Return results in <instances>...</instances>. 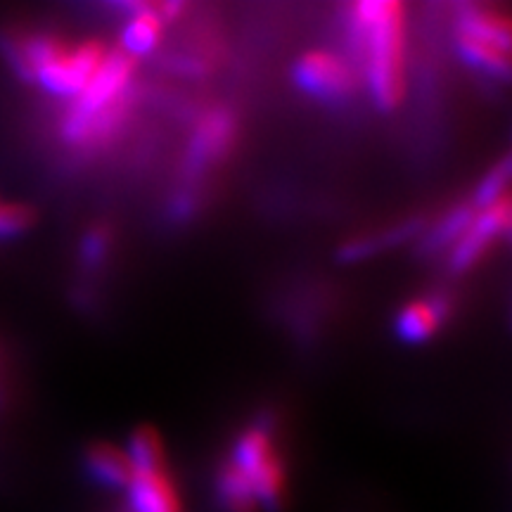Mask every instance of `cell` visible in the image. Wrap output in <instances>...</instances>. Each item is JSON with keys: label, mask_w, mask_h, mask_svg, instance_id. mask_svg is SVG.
Instances as JSON below:
<instances>
[{"label": "cell", "mask_w": 512, "mask_h": 512, "mask_svg": "<svg viewBox=\"0 0 512 512\" xmlns=\"http://www.w3.org/2000/svg\"><path fill=\"white\" fill-rule=\"evenodd\" d=\"M219 501L226 512H254L256 510V498L252 486H249L247 477L235 467L233 463L226 465L219 475Z\"/></svg>", "instance_id": "obj_13"}, {"label": "cell", "mask_w": 512, "mask_h": 512, "mask_svg": "<svg viewBox=\"0 0 512 512\" xmlns=\"http://www.w3.org/2000/svg\"><path fill=\"white\" fill-rule=\"evenodd\" d=\"M446 313H448L446 299L441 297L420 299V302L408 304L406 309L401 311L396 330H399V337L406 339V342H425V339H430L434 332L439 330V325L444 323Z\"/></svg>", "instance_id": "obj_10"}, {"label": "cell", "mask_w": 512, "mask_h": 512, "mask_svg": "<svg viewBox=\"0 0 512 512\" xmlns=\"http://www.w3.org/2000/svg\"><path fill=\"white\" fill-rule=\"evenodd\" d=\"M508 181H510V159H503V162L498 164L482 183H479L475 202H472L475 204V209L477 211L486 209L491 207V204H496L498 200H503V197H508L505 195V190H508Z\"/></svg>", "instance_id": "obj_17"}, {"label": "cell", "mask_w": 512, "mask_h": 512, "mask_svg": "<svg viewBox=\"0 0 512 512\" xmlns=\"http://www.w3.org/2000/svg\"><path fill=\"white\" fill-rule=\"evenodd\" d=\"M294 79L306 93L323 100H342L356 88L354 69L328 50L306 53L294 69Z\"/></svg>", "instance_id": "obj_5"}, {"label": "cell", "mask_w": 512, "mask_h": 512, "mask_svg": "<svg viewBox=\"0 0 512 512\" xmlns=\"http://www.w3.org/2000/svg\"><path fill=\"white\" fill-rule=\"evenodd\" d=\"M105 60V50L100 43H83L76 50H60L41 72L36 81L46 88L48 93L60 95V98H79L83 88L91 83L95 72Z\"/></svg>", "instance_id": "obj_4"}, {"label": "cell", "mask_w": 512, "mask_h": 512, "mask_svg": "<svg viewBox=\"0 0 512 512\" xmlns=\"http://www.w3.org/2000/svg\"><path fill=\"white\" fill-rule=\"evenodd\" d=\"M235 124L233 117L228 112H211L200 121L195 136H192L190 143V171L192 174H202L207 166L226 155L230 147V140H233Z\"/></svg>", "instance_id": "obj_7"}, {"label": "cell", "mask_w": 512, "mask_h": 512, "mask_svg": "<svg viewBox=\"0 0 512 512\" xmlns=\"http://www.w3.org/2000/svg\"><path fill=\"white\" fill-rule=\"evenodd\" d=\"M415 226H420V221H411V223H406V226H399L396 230H392V233L384 235V238H358L354 242H347V245L342 247V259L344 261L366 259V256L375 254L382 245H394V242L406 240L408 235L418 230Z\"/></svg>", "instance_id": "obj_16"}, {"label": "cell", "mask_w": 512, "mask_h": 512, "mask_svg": "<svg viewBox=\"0 0 512 512\" xmlns=\"http://www.w3.org/2000/svg\"><path fill=\"white\" fill-rule=\"evenodd\" d=\"M233 465L247 477L252 486L256 505L278 510L283 503L285 475L283 465L273 451L271 430L266 425H254L235 444Z\"/></svg>", "instance_id": "obj_3"}, {"label": "cell", "mask_w": 512, "mask_h": 512, "mask_svg": "<svg viewBox=\"0 0 512 512\" xmlns=\"http://www.w3.org/2000/svg\"><path fill=\"white\" fill-rule=\"evenodd\" d=\"M128 489L131 512H181L174 484L164 475V470L133 472Z\"/></svg>", "instance_id": "obj_8"}, {"label": "cell", "mask_w": 512, "mask_h": 512, "mask_svg": "<svg viewBox=\"0 0 512 512\" xmlns=\"http://www.w3.org/2000/svg\"><path fill=\"white\" fill-rule=\"evenodd\" d=\"M133 76V57L126 53L105 55L100 69L76 98L72 112L64 119V138L74 145H86L110 133L117 117L112 107L126 93Z\"/></svg>", "instance_id": "obj_2"}, {"label": "cell", "mask_w": 512, "mask_h": 512, "mask_svg": "<svg viewBox=\"0 0 512 512\" xmlns=\"http://www.w3.org/2000/svg\"><path fill=\"white\" fill-rule=\"evenodd\" d=\"M86 467L93 479L107 489H126L133 479V465L126 451L110 444H95L86 453Z\"/></svg>", "instance_id": "obj_11"}, {"label": "cell", "mask_w": 512, "mask_h": 512, "mask_svg": "<svg viewBox=\"0 0 512 512\" xmlns=\"http://www.w3.org/2000/svg\"><path fill=\"white\" fill-rule=\"evenodd\" d=\"M162 38V17L157 8L140 3L136 10L128 15L124 27V53L128 57H140L152 53Z\"/></svg>", "instance_id": "obj_12"}, {"label": "cell", "mask_w": 512, "mask_h": 512, "mask_svg": "<svg viewBox=\"0 0 512 512\" xmlns=\"http://www.w3.org/2000/svg\"><path fill=\"white\" fill-rule=\"evenodd\" d=\"M349 24L377 105L392 110L403 88V8L392 0H363L351 8Z\"/></svg>", "instance_id": "obj_1"}, {"label": "cell", "mask_w": 512, "mask_h": 512, "mask_svg": "<svg viewBox=\"0 0 512 512\" xmlns=\"http://www.w3.org/2000/svg\"><path fill=\"white\" fill-rule=\"evenodd\" d=\"M475 216H477L475 204H463V207L453 209L451 214H446L444 221L432 230L425 245L430 249H441V247L453 245V242L463 238L465 230L472 226V221H475Z\"/></svg>", "instance_id": "obj_14"}, {"label": "cell", "mask_w": 512, "mask_h": 512, "mask_svg": "<svg viewBox=\"0 0 512 512\" xmlns=\"http://www.w3.org/2000/svg\"><path fill=\"white\" fill-rule=\"evenodd\" d=\"M458 38L508 53L510 24L508 19L494 15V10L489 8H465L463 15H460Z\"/></svg>", "instance_id": "obj_9"}, {"label": "cell", "mask_w": 512, "mask_h": 512, "mask_svg": "<svg viewBox=\"0 0 512 512\" xmlns=\"http://www.w3.org/2000/svg\"><path fill=\"white\" fill-rule=\"evenodd\" d=\"M107 249H110V230L107 228H93L81 242V259L86 266H100L105 259Z\"/></svg>", "instance_id": "obj_19"}, {"label": "cell", "mask_w": 512, "mask_h": 512, "mask_svg": "<svg viewBox=\"0 0 512 512\" xmlns=\"http://www.w3.org/2000/svg\"><path fill=\"white\" fill-rule=\"evenodd\" d=\"M128 460H131L133 470L136 472H152L162 470V441L152 430H138L131 437V444H128L126 451Z\"/></svg>", "instance_id": "obj_15"}, {"label": "cell", "mask_w": 512, "mask_h": 512, "mask_svg": "<svg viewBox=\"0 0 512 512\" xmlns=\"http://www.w3.org/2000/svg\"><path fill=\"white\" fill-rule=\"evenodd\" d=\"M31 223H34V214L29 207L22 204H0V240L15 238V235L24 233Z\"/></svg>", "instance_id": "obj_18"}, {"label": "cell", "mask_w": 512, "mask_h": 512, "mask_svg": "<svg viewBox=\"0 0 512 512\" xmlns=\"http://www.w3.org/2000/svg\"><path fill=\"white\" fill-rule=\"evenodd\" d=\"M510 226V202L508 197L498 200L491 207L479 209L472 226L465 230V235L456 242L453 249L451 264L456 271H465L489 249L491 240H496L498 235L505 233Z\"/></svg>", "instance_id": "obj_6"}]
</instances>
